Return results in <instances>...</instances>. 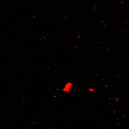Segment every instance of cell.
<instances>
[{"label": "cell", "instance_id": "7a4b0ae2", "mask_svg": "<svg viewBox=\"0 0 129 129\" xmlns=\"http://www.w3.org/2000/svg\"><path fill=\"white\" fill-rule=\"evenodd\" d=\"M88 91L91 92H93V91H94V89L92 88H88Z\"/></svg>", "mask_w": 129, "mask_h": 129}, {"label": "cell", "instance_id": "6da1fadb", "mask_svg": "<svg viewBox=\"0 0 129 129\" xmlns=\"http://www.w3.org/2000/svg\"><path fill=\"white\" fill-rule=\"evenodd\" d=\"M73 84L71 81H68L64 83L62 87V91L66 93H69L72 91Z\"/></svg>", "mask_w": 129, "mask_h": 129}]
</instances>
